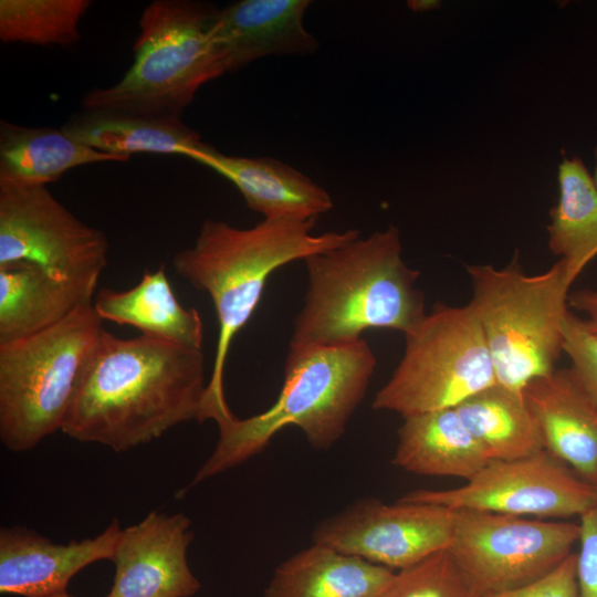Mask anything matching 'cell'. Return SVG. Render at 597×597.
<instances>
[{
  "instance_id": "cell-26",
  "label": "cell",
  "mask_w": 597,
  "mask_h": 597,
  "mask_svg": "<svg viewBox=\"0 0 597 597\" xmlns=\"http://www.w3.org/2000/svg\"><path fill=\"white\" fill-rule=\"evenodd\" d=\"M90 0H0L2 43L67 46L81 38L78 23Z\"/></svg>"
},
{
  "instance_id": "cell-11",
  "label": "cell",
  "mask_w": 597,
  "mask_h": 597,
  "mask_svg": "<svg viewBox=\"0 0 597 597\" xmlns=\"http://www.w3.org/2000/svg\"><path fill=\"white\" fill-rule=\"evenodd\" d=\"M108 240L46 186H0V265L29 263L62 277L100 276Z\"/></svg>"
},
{
  "instance_id": "cell-8",
  "label": "cell",
  "mask_w": 597,
  "mask_h": 597,
  "mask_svg": "<svg viewBox=\"0 0 597 597\" xmlns=\"http://www.w3.org/2000/svg\"><path fill=\"white\" fill-rule=\"evenodd\" d=\"M405 341L400 362L373 400L375 410L407 418L457 408L496 384L485 337L470 303L436 304Z\"/></svg>"
},
{
  "instance_id": "cell-20",
  "label": "cell",
  "mask_w": 597,
  "mask_h": 597,
  "mask_svg": "<svg viewBox=\"0 0 597 597\" xmlns=\"http://www.w3.org/2000/svg\"><path fill=\"white\" fill-rule=\"evenodd\" d=\"M102 321L137 328L145 336L201 349L203 324L199 312L182 306L161 264L145 270L140 281L125 291L102 289L93 301Z\"/></svg>"
},
{
  "instance_id": "cell-27",
  "label": "cell",
  "mask_w": 597,
  "mask_h": 597,
  "mask_svg": "<svg viewBox=\"0 0 597 597\" xmlns=\"http://www.w3.org/2000/svg\"><path fill=\"white\" fill-rule=\"evenodd\" d=\"M384 597H478L448 549L396 572Z\"/></svg>"
},
{
  "instance_id": "cell-1",
  "label": "cell",
  "mask_w": 597,
  "mask_h": 597,
  "mask_svg": "<svg viewBox=\"0 0 597 597\" xmlns=\"http://www.w3.org/2000/svg\"><path fill=\"white\" fill-rule=\"evenodd\" d=\"M206 391L201 349L103 328L61 431L127 451L182 422H201Z\"/></svg>"
},
{
  "instance_id": "cell-5",
  "label": "cell",
  "mask_w": 597,
  "mask_h": 597,
  "mask_svg": "<svg viewBox=\"0 0 597 597\" xmlns=\"http://www.w3.org/2000/svg\"><path fill=\"white\" fill-rule=\"evenodd\" d=\"M218 10L192 0L149 3L130 69L116 84L86 93L83 108L181 117L203 84L228 73L214 35Z\"/></svg>"
},
{
  "instance_id": "cell-31",
  "label": "cell",
  "mask_w": 597,
  "mask_h": 597,
  "mask_svg": "<svg viewBox=\"0 0 597 597\" xmlns=\"http://www.w3.org/2000/svg\"><path fill=\"white\" fill-rule=\"evenodd\" d=\"M568 306L585 315L587 328L597 335V286L577 290L568 295Z\"/></svg>"
},
{
  "instance_id": "cell-7",
  "label": "cell",
  "mask_w": 597,
  "mask_h": 597,
  "mask_svg": "<svg viewBox=\"0 0 597 597\" xmlns=\"http://www.w3.org/2000/svg\"><path fill=\"white\" fill-rule=\"evenodd\" d=\"M102 322L91 304L48 329L0 344V438L9 450H31L62 430Z\"/></svg>"
},
{
  "instance_id": "cell-9",
  "label": "cell",
  "mask_w": 597,
  "mask_h": 597,
  "mask_svg": "<svg viewBox=\"0 0 597 597\" xmlns=\"http://www.w3.org/2000/svg\"><path fill=\"white\" fill-rule=\"evenodd\" d=\"M448 548L478 597L527 585L558 566L579 538V525L565 520L454 510Z\"/></svg>"
},
{
  "instance_id": "cell-34",
  "label": "cell",
  "mask_w": 597,
  "mask_h": 597,
  "mask_svg": "<svg viewBox=\"0 0 597 597\" xmlns=\"http://www.w3.org/2000/svg\"><path fill=\"white\" fill-rule=\"evenodd\" d=\"M50 597H73V596H70V595H67L66 593H64V594H60V595H55V596H50ZM106 597H108V595H107Z\"/></svg>"
},
{
  "instance_id": "cell-12",
  "label": "cell",
  "mask_w": 597,
  "mask_h": 597,
  "mask_svg": "<svg viewBox=\"0 0 597 597\" xmlns=\"http://www.w3.org/2000/svg\"><path fill=\"white\" fill-rule=\"evenodd\" d=\"M455 511L439 504L360 500L314 530L313 543L395 572L449 548Z\"/></svg>"
},
{
  "instance_id": "cell-18",
  "label": "cell",
  "mask_w": 597,
  "mask_h": 597,
  "mask_svg": "<svg viewBox=\"0 0 597 597\" xmlns=\"http://www.w3.org/2000/svg\"><path fill=\"white\" fill-rule=\"evenodd\" d=\"M98 279L56 276L29 263L0 265V344L48 329L93 304Z\"/></svg>"
},
{
  "instance_id": "cell-19",
  "label": "cell",
  "mask_w": 597,
  "mask_h": 597,
  "mask_svg": "<svg viewBox=\"0 0 597 597\" xmlns=\"http://www.w3.org/2000/svg\"><path fill=\"white\" fill-rule=\"evenodd\" d=\"M396 572L313 543L275 569L265 597H384Z\"/></svg>"
},
{
  "instance_id": "cell-14",
  "label": "cell",
  "mask_w": 597,
  "mask_h": 597,
  "mask_svg": "<svg viewBox=\"0 0 597 597\" xmlns=\"http://www.w3.org/2000/svg\"><path fill=\"white\" fill-rule=\"evenodd\" d=\"M122 528L114 520L93 538L53 544L24 527L0 531V591L25 597L66 593L70 579L82 568L113 559Z\"/></svg>"
},
{
  "instance_id": "cell-10",
  "label": "cell",
  "mask_w": 597,
  "mask_h": 597,
  "mask_svg": "<svg viewBox=\"0 0 597 597\" xmlns=\"http://www.w3.org/2000/svg\"><path fill=\"white\" fill-rule=\"evenodd\" d=\"M400 500L452 510L565 520L580 516L597 501V484L542 450L515 460H492L461 486L417 490Z\"/></svg>"
},
{
  "instance_id": "cell-23",
  "label": "cell",
  "mask_w": 597,
  "mask_h": 597,
  "mask_svg": "<svg viewBox=\"0 0 597 597\" xmlns=\"http://www.w3.org/2000/svg\"><path fill=\"white\" fill-rule=\"evenodd\" d=\"M127 160L78 143L62 127L0 122V186H46L75 167Z\"/></svg>"
},
{
  "instance_id": "cell-25",
  "label": "cell",
  "mask_w": 597,
  "mask_h": 597,
  "mask_svg": "<svg viewBox=\"0 0 597 597\" xmlns=\"http://www.w3.org/2000/svg\"><path fill=\"white\" fill-rule=\"evenodd\" d=\"M455 410L491 461L515 460L544 450L523 392L494 384Z\"/></svg>"
},
{
  "instance_id": "cell-2",
  "label": "cell",
  "mask_w": 597,
  "mask_h": 597,
  "mask_svg": "<svg viewBox=\"0 0 597 597\" xmlns=\"http://www.w3.org/2000/svg\"><path fill=\"white\" fill-rule=\"evenodd\" d=\"M317 219H263L240 229L207 219L192 247L177 252L172 264L178 275L209 294L216 310L219 335L207 385L201 422L232 415L223 375L231 343L255 312L265 284L279 268L345 244L359 237L357 230L312 233Z\"/></svg>"
},
{
  "instance_id": "cell-15",
  "label": "cell",
  "mask_w": 597,
  "mask_h": 597,
  "mask_svg": "<svg viewBox=\"0 0 597 597\" xmlns=\"http://www.w3.org/2000/svg\"><path fill=\"white\" fill-rule=\"evenodd\" d=\"M523 394L544 450L597 484V405L570 367L533 379Z\"/></svg>"
},
{
  "instance_id": "cell-30",
  "label": "cell",
  "mask_w": 597,
  "mask_h": 597,
  "mask_svg": "<svg viewBox=\"0 0 597 597\" xmlns=\"http://www.w3.org/2000/svg\"><path fill=\"white\" fill-rule=\"evenodd\" d=\"M576 572L579 597H597V501L579 516Z\"/></svg>"
},
{
  "instance_id": "cell-33",
  "label": "cell",
  "mask_w": 597,
  "mask_h": 597,
  "mask_svg": "<svg viewBox=\"0 0 597 597\" xmlns=\"http://www.w3.org/2000/svg\"><path fill=\"white\" fill-rule=\"evenodd\" d=\"M593 178H594V182H595L596 188H597V145L595 147V170H594Z\"/></svg>"
},
{
  "instance_id": "cell-6",
  "label": "cell",
  "mask_w": 597,
  "mask_h": 597,
  "mask_svg": "<svg viewBox=\"0 0 597 597\" xmlns=\"http://www.w3.org/2000/svg\"><path fill=\"white\" fill-rule=\"evenodd\" d=\"M469 302L493 362L496 384L523 392L551 374L563 352V322L572 283L562 261L540 274H526L517 253L504 268L467 266Z\"/></svg>"
},
{
  "instance_id": "cell-28",
  "label": "cell",
  "mask_w": 597,
  "mask_h": 597,
  "mask_svg": "<svg viewBox=\"0 0 597 597\" xmlns=\"http://www.w3.org/2000/svg\"><path fill=\"white\" fill-rule=\"evenodd\" d=\"M563 352L569 357L575 377L597 405V335L570 310L563 322Z\"/></svg>"
},
{
  "instance_id": "cell-32",
  "label": "cell",
  "mask_w": 597,
  "mask_h": 597,
  "mask_svg": "<svg viewBox=\"0 0 597 597\" xmlns=\"http://www.w3.org/2000/svg\"><path fill=\"white\" fill-rule=\"evenodd\" d=\"M410 10L415 12H426L440 7V1L437 0H410L407 2Z\"/></svg>"
},
{
  "instance_id": "cell-22",
  "label": "cell",
  "mask_w": 597,
  "mask_h": 597,
  "mask_svg": "<svg viewBox=\"0 0 597 597\" xmlns=\"http://www.w3.org/2000/svg\"><path fill=\"white\" fill-rule=\"evenodd\" d=\"M62 128L90 148L127 159L138 153L188 157L206 144L177 116L83 108Z\"/></svg>"
},
{
  "instance_id": "cell-29",
  "label": "cell",
  "mask_w": 597,
  "mask_h": 597,
  "mask_svg": "<svg viewBox=\"0 0 597 597\" xmlns=\"http://www.w3.org/2000/svg\"><path fill=\"white\" fill-rule=\"evenodd\" d=\"M484 597H579L576 553L543 577L515 589Z\"/></svg>"
},
{
  "instance_id": "cell-24",
  "label": "cell",
  "mask_w": 597,
  "mask_h": 597,
  "mask_svg": "<svg viewBox=\"0 0 597 597\" xmlns=\"http://www.w3.org/2000/svg\"><path fill=\"white\" fill-rule=\"evenodd\" d=\"M559 197L551 210L548 248L563 262L573 284L597 256V188L583 160L563 156Z\"/></svg>"
},
{
  "instance_id": "cell-4",
  "label": "cell",
  "mask_w": 597,
  "mask_h": 597,
  "mask_svg": "<svg viewBox=\"0 0 597 597\" xmlns=\"http://www.w3.org/2000/svg\"><path fill=\"white\" fill-rule=\"evenodd\" d=\"M376 364L364 338L342 345H290L275 402L252 417L233 416L217 423V446L191 485L260 453L287 426L300 428L313 448H331L363 401Z\"/></svg>"
},
{
  "instance_id": "cell-3",
  "label": "cell",
  "mask_w": 597,
  "mask_h": 597,
  "mask_svg": "<svg viewBox=\"0 0 597 597\" xmlns=\"http://www.w3.org/2000/svg\"><path fill=\"white\" fill-rule=\"evenodd\" d=\"M390 226L304 260L307 290L290 345H342L370 328L412 332L427 315L418 270L401 256Z\"/></svg>"
},
{
  "instance_id": "cell-13",
  "label": "cell",
  "mask_w": 597,
  "mask_h": 597,
  "mask_svg": "<svg viewBox=\"0 0 597 597\" xmlns=\"http://www.w3.org/2000/svg\"><path fill=\"white\" fill-rule=\"evenodd\" d=\"M191 521L182 513H149L121 531L108 597H189L200 583L189 569L187 548Z\"/></svg>"
},
{
  "instance_id": "cell-16",
  "label": "cell",
  "mask_w": 597,
  "mask_h": 597,
  "mask_svg": "<svg viewBox=\"0 0 597 597\" xmlns=\"http://www.w3.org/2000/svg\"><path fill=\"white\" fill-rule=\"evenodd\" d=\"M308 0H240L218 10L214 35L235 72L270 55H307L318 41L304 27Z\"/></svg>"
},
{
  "instance_id": "cell-21",
  "label": "cell",
  "mask_w": 597,
  "mask_h": 597,
  "mask_svg": "<svg viewBox=\"0 0 597 597\" xmlns=\"http://www.w3.org/2000/svg\"><path fill=\"white\" fill-rule=\"evenodd\" d=\"M491 460L455 408L404 418L392 463L427 476H474Z\"/></svg>"
},
{
  "instance_id": "cell-17",
  "label": "cell",
  "mask_w": 597,
  "mask_h": 597,
  "mask_svg": "<svg viewBox=\"0 0 597 597\" xmlns=\"http://www.w3.org/2000/svg\"><path fill=\"white\" fill-rule=\"evenodd\" d=\"M188 157L231 181L264 219H317L334 206L323 187L277 159L224 155L208 144Z\"/></svg>"
}]
</instances>
